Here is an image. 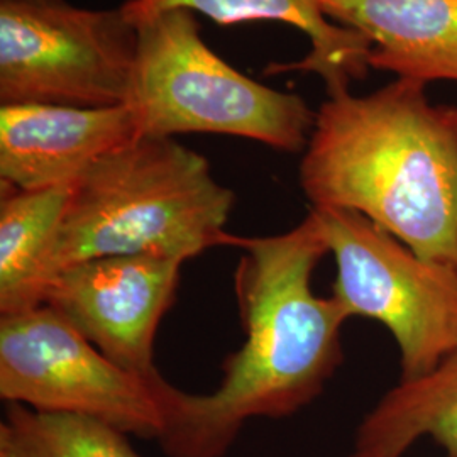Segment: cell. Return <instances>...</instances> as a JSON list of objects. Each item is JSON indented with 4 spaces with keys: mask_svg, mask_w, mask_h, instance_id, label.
Returning <instances> with one entry per match:
<instances>
[{
    "mask_svg": "<svg viewBox=\"0 0 457 457\" xmlns=\"http://www.w3.org/2000/svg\"><path fill=\"white\" fill-rule=\"evenodd\" d=\"M241 249L234 295L245 343L222 364L209 395L162 383L160 442L168 457H224L249 419H283L311 405L343 362L341 330L349 320L332 298L313 294L312 277L328 254L309 215L294 228L230 236Z\"/></svg>",
    "mask_w": 457,
    "mask_h": 457,
    "instance_id": "1",
    "label": "cell"
},
{
    "mask_svg": "<svg viewBox=\"0 0 457 457\" xmlns=\"http://www.w3.org/2000/svg\"><path fill=\"white\" fill-rule=\"evenodd\" d=\"M395 79L327 97L300 163L311 209H347L420 258L457 268V105Z\"/></svg>",
    "mask_w": 457,
    "mask_h": 457,
    "instance_id": "2",
    "label": "cell"
},
{
    "mask_svg": "<svg viewBox=\"0 0 457 457\" xmlns=\"http://www.w3.org/2000/svg\"><path fill=\"white\" fill-rule=\"evenodd\" d=\"M234 200L205 156L175 137L141 136L75 181L43 288L56 271L92 258L160 256L185 262L228 245Z\"/></svg>",
    "mask_w": 457,
    "mask_h": 457,
    "instance_id": "3",
    "label": "cell"
},
{
    "mask_svg": "<svg viewBox=\"0 0 457 457\" xmlns=\"http://www.w3.org/2000/svg\"><path fill=\"white\" fill-rule=\"evenodd\" d=\"M126 105L139 136L219 134L285 153L303 151L315 112L305 98L253 80L202 37L196 14L170 9L137 26Z\"/></svg>",
    "mask_w": 457,
    "mask_h": 457,
    "instance_id": "4",
    "label": "cell"
},
{
    "mask_svg": "<svg viewBox=\"0 0 457 457\" xmlns=\"http://www.w3.org/2000/svg\"><path fill=\"white\" fill-rule=\"evenodd\" d=\"M311 212L337 266L330 296L347 319H373L392 332L400 381L428 375L457 351V268L420 258L354 211Z\"/></svg>",
    "mask_w": 457,
    "mask_h": 457,
    "instance_id": "5",
    "label": "cell"
},
{
    "mask_svg": "<svg viewBox=\"0 0 457 457\" xmlns=\"http://www.w3.org/2000/svg\"><path fill=\"white\" fill-rule=\"evenodd\" d=\"M137 28L117 9L0 0V105L126 104Z\"/></svg>",
    "mask_w": 457,
    "mask_h": 457,
    "instance_id": "6",
    "label": "cell"
},
{
    "mask_svg": "<svg viewBox=\"0 0 457 457\" xmlns=\"http://www.w3.org/2000/svg\"><path fill=\"white\" fill-rule=\"evenodd\" d=\"M0 396L49 413L97 419L158 439L154 390L105 358L48 305L0 315Z\"/></svg>",
    "mask_w": 457,
    "mask_h": 457,
    "instance_id": "7",
    "label": "cell"
},
{
    "mask_svg": "<svg viewBox=\"0 0 457 457\" xmlns=\"http://www.w3.org/2000/svg\"><path fill=\"white\" fill-rule=\"evenodd\" d=\"M181 266L180 260L160 256L73 262L46 281L43 303L154 390L164 381L154 364L156 334L175 300Z\"/></svg>",
    "mask_w": 457,
    "mask_h": 457,
    "instance_id": "8",
    "label": "cell"
},
{
    "mask_svg": "<svg viewBox=\"0 0 457 457\" xmlns=\"http://www.w3.org/2000/svg\"><path fill=\"white\" fill-rule=\"evenodd\" d=\"M137 137L136 117L126 104L0 105V181L21 190L70 185Z\"/></svg>",
    "mask_w": 457,
    "mask_h": 457,
    "instance_id": "9",
    "label": "cell"
},
{
    "mask_svg": "<svg viewBox=\"0 0 457 457\" xmlns=\"http://www.w3.org/2000/svg\"><path fill=\"white\" fill-rule=\"evenodd\" d=\"M330 21L371 43L370 68L457 83V0H319Z\"/></svg>",
    "mask_w": 457,
    "mask_h": 457,
    "instance_id": "10",
    "label": "cell"
},
{
    "mask_svg": "<svg viewBox=\"0 0 457 457\" xmlns=\"http://www.w3.org/2000/svg\"><path fill=\"white\" fill-rule=\"evenodd\" d=\"M122 9L134 26L170 9L192 11L224 28L253 21L288 24L309 37L311 51L295 63L266 66L264 73L319 75L326 83L327 97L351 92L353 83L366 79L371 70V43L358 31L330 21L319 0H126Z\"/></svg>",
    "mask_w": 457,
    "mask_h": 457,
    "instance_id": "11",
    "label": "cell"
},
{
    "mask_svg": "<svg viewBox=\"0 0 457 457\" xmlns=\"http://www.w3.org/2000/svg\"><path fill=\"white\" fill-rule=\"evenodd\" d=\"M422 437L457 457V351L428 375L398 381L362 419L349 457H402Z\"/></svg>",
    "mask_w": 457,
    "mask_h": 457,
    "instance_id": "12",
    "label": "cell"
},
{
    "mask_svg": "<svg viewBox=\"0 0 457 457\" xmlns=\"http://www.w3.org/2000/svg\"><path fill=\"white\" fill-rule=\"evenodd\" d=\"M73 185L21 190L0 181V313L43 303V281Z\"/></svg>",
    "mask_w": 457,
    "mask_h": 457,
    "instance_id": "13",
    "label": "cell"
},
{
    "mask_svg": "<svg viewBox=\"0 0 457 457\" xmlns=\"http://www.w3.org/2000/svg\"><path fill=\"white\" fill-rule=\"evenodd\" d=\"M0 457H141L128 434L97 419L9 403L0 422Z\"/></svg>",
    "mask_w": 457,
    "mask_h": 457,
    "instance_id": "14",
    "label": "cell"
}]
</instances>
